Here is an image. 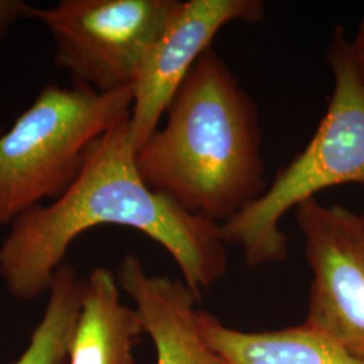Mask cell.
<instances>
[{"instance_id":"9","label":"cell","mask_w":364,"mask_h":364,"mask_svg":"<svg viewBox=\"0 0 364 364\" xmlns=\"http://www.w3.org/2000/svg\"><path fill=\"white\" fill-rule=\"evenodd\" d=\"M117 275L99 267L85 281L69 364H135L134 347L144 332L135 309L120 299Z\"/></svg>"},{"instance_id":"4","label":"cell","mask_w":364,"mask_h":364,"mask_svg":"<svg viewBox=\"0 0 364 364\" xmlns=\"http://www.w3.org/2000/svg\"><path fill=\"white\" fill-rule=\"evenodd\" d=\"M131 107L132 85L100 93L50 84L9 130L0 126V225L64 195L92 144L130 117Z\"/></svg>"},{"instance_id":"2","label":"cell","mask_w":364,"mask_h":364,"mask_svg":"<svg viewBox=\"0 0 364 364\" xmlns=\"http://www.w3.org/2000/svg\"><path fill=\"white\" fill-rule=\"evenodd\" d=\"M165 117L136 151L153 191L218 225L266 192L259 109L212 48L182 81Z\"/></svg>"},{"instance_id":"10","label":"cell","mask_w":364,"mask_h":364,"mask_svg":"<svg viewBox=\"0 0 364 364\" xmlns=\"http://www.w3.org/2000/svg\"><path fill=\"white\" fill-rule=\"evenodd\" d=\"M201 331L225 364H364L336 340L302 323L274 331L245 332L201 311Z\"/></svg>"},{"instance_id":"11","label":"cell","mask_w":364,"mask_h":364,"mask_svg":"<svg viewBox=\"0 0 364 364\" xmlns=\"http://www.w3.org/2000/svg\"><path fill=\"white\" fill-rule=\"evenodd\" d=\"M84 287L85 281L78 279L72 266L61 264L55 270L42 321L15 364H63L81 311Z\"/></svg>"},{"instance_id":"1","label":"cell","mask_w":364,"mask_h":364,"mask_svg":"<svg viewBox=\"0 0 364 364\" xmlns=\"http://www.w3.org/2000/svg\"><path fill=\"white\" fill-rule=\"evenodd\" d=\"M99 225H122L153 239L176 260L183 282L198 297L227 273L220 225L188 213L144 182L130 117L92 144L64 195L10 225L0 246V278L7 290L23 301L48 291L69 246Z\"/></svg>"},{"instance_id":"6","label":"cell","mask_w":364,"mask_h":364,"mask_svg":"<svg viewBox=\"0 0 364 364\" xmlns=\"http://www.w3.org/2000/svg\"><path fill=\"white\" fill-rule=\"evenodd\" d=\"M296 218L312 272L306 323L364 363V219L316 198Z\"/></svg>"},{"instance_id":"8","label":"cell","mask_w":364,"mask_h":364,"mask_svg":"<svg viewBox=\"0 0 364 364\" xmlns=\"http://www.w3.org/2000/svg\"><path fill=\"white\" fill-rule=\"evenodd\" d=\"M117 279L154 341L156 364H225L201 331V297L183 281L146 273L134 255L123 258Z\"/></svg>"},{"instance_id":"7","label":"cell","mask_w":364,"mask_h":364,"mask_svg":"<svg viewBox=\"0 0 364 364\" xmlns=\"http://www.w3.org/2000/svg\"><path fill=\"white\" fill-rule=\"evenodd\" d=\"M263 16L260 0H178L132 84L130 130L136 151L158 130L182 81L221 28L232 22L259 23Z\"/></svg>"},{"instance_id":"13","label":"cell","mask_w":364,"mask_h":364,"mask_svg":"<svg viewBox=\"0 0 364 364\" xmlns=\"http://www.w3.org/2000/svg\"><path fill=\"white\" fill-rule=\"evenodd\" d=\"M362 216H363V219H364V213H362Z\"/></svg>"},{"instance_id":"12","label":"cell","mask_w":364,"mask_h":364,"mask_svg":"<svg viewBox=\"0 0 364 364\" xmlns=\"http://www.w3.org/2000/svg\"><path fill=\"white\" fill-rule=\"evenodd\" d=\"M30 4L23 0H0V46L14 25L27 18Z\"/></svg>"},{"instance_id":"5","label":"cell","mask_w":364,"mask_h":364,"mask_svg":"<svg viewBox=\"0 0 364 364\" xmlns=\"http://www.w3.org/2000/svg\"><path fill=\"white\" fill-rule=\"evenodd\" d=\"M177 4L178 0H61L50 7L30 4L27 18L48 30L54 64L73 85L108 93L134 84Z\"/></svg>"},{"instance_id":"3","label":"cell","mask_w":364,"mask_h":364,"mask_svg":"<svg viewBox=\"0 0 364 364\" xmlns=\"http://www.w3.org/2000/svg\"><path fill=\"white\" fill-rule=\"evenodd\" d=\"M326 61L333 91L312 139L257 201L220 225L225 245L242 248L248 267L285 260L287 212L338 185H364V15L351 39L335 27Z\"/></svg>"}]
</instances>
